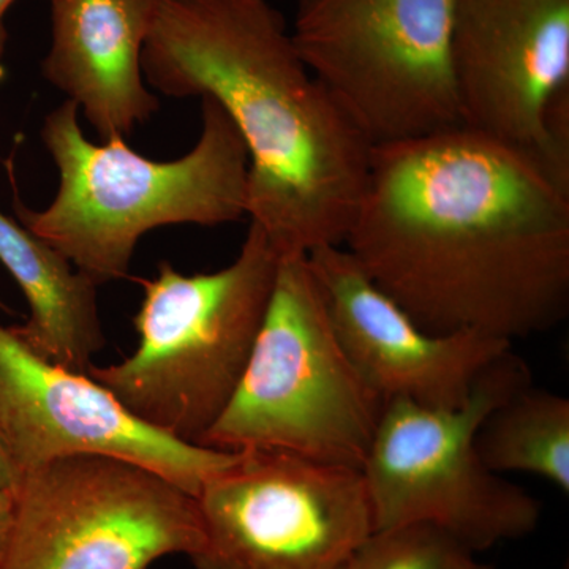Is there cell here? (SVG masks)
Here are the masks:
<instances>
[{
    "label": "cell",
    "mask_w": 569,
    "mask_h": 569,
    "mask_svg": "<svg viewBox=\"0 0 569 569\" xmlns=\"http://www.w3.org/2000/svg\"><path fill=\"white\" fill-rule=\"evenodd\" d=\"M456 0H310L296 51L372 148L463 126L452 73Z\"/></svg>",
    "instance_id": "7"
},
{
    "label": "cell",
    "mask_w": 569,
    "mask_h": 569,
    "mask_svg": "<svg viewBox=\"0 0 569 569\" xmlns=\"http://www.w3.org/2000/svg\"><path fill=\"white\" fill-rule=\"evenodd\" d=\"M14 2L17 0H0V80H3V77H6L3 59H6L7 39H9L6 28V14Z\"/></svg>",
    "instance_id": "18"
},
{
    "label": "cell",
    "mask_w": 569,
    "mask_h": 569,
    "mask_svg": "<svg viewBox=\"0 0 569 569\" xmlns=\"http://www.w3.org/2000/svg\"><path fill=\"white\" fill-rule=\"evenodd\" d=\"M11 509H13V496H11V492L0 490V549H2L7 531H9Z\"/></svg>",
    "instance_id": "19"
},
{
    "label": "cell",
    "mask_w": 569,
    "mask_h": 569,
    "mask_svg": "<svg viewBox=\"0 0 569 569\" xmlns=\"http://www.w3.org/2000/svg\"><path fill=\"white\" fill-rule=\"evenodd\" d=\"M160 2L51 0V44L41 73L104 141L126 138L159 111L141 58Z\"/></svg>",
    "instance_id": "13"
},
{
    "label": "cell",
    "mask_w": 569,
    "mask_h": 569,
    "mask_svg": "<svg viewBox=\"0 0 569 569\" xmlns=\"http://www.w3.org/2000/svg\"><path fill=\"white\" fill-rule=\"evenodd\" d=\"M176 99H212L247 153V216L280 254L342 246L372 146L296 51L268 0H162L141 58Z\"/></svg>",
    "instance_id": "2"
},
{
    "label": "cell",
    "mask_w": 569,
    "mask_h": 569,
    "mask_svg": "<svg viewBox=\"0 0 569 569\" xmlns=\"http://www.w3.org/2000/svg\"><path fill=\"white\" fill-rule=\"evenodd\" d=\"M339 569H490L478 553L429 523L373 530Z\"/></svg>",
    "instance_id": "16"
},
{
    "label": "cell",
    "mask_w": 569,
    "mask_h": 569,
    "mask_svg": "<svg viewBox=\"0 0 569 569\" xmlns=\"http://www.w3.org/2000/svg\"><path fill=\"white\" fill-rule=\"evenodd\" d=\"M385 407L340 343L307 254H282L244 373L200 447L361 470Z\"/></svg>",
    "instance_id": "5"
},
{
    "label": "cell",
    "mask_w": 569,
    "mask_h": 569,
    "mask_svg": "<svg viewBox=\"0 0 569 569\" xmlns=\"http://www.w3.org/2000/svg\"><path fill=\"white\" fill-rule=\"evenodd\" d=\"M20 473L11 462L9 455H7L6 448L0 443V490L13 492L18 482H20Z\"/></svg>",
    "instance_id": "17"
},
{
    "label": "cell",
    "mask_w": 569,
    "mask_h": 569,
    "mask_svg": "<svg viewBox=\"0 0 569 569\" xmlns=\"http://www.w3.org/2000/svg\"><path fill=\"white\" fill-rule=\"evenodd\" d=\"M298 2V7L305 6V3L310 2V0H296Z\"/></svg>",
    "instance_id": "21"
},
{
    "label": "cell",
    "mask_w": 569,
    "mask_h": 569,
    "mask_svg": "<svg viewBox=\"0 0 569 569\" xmlns=\"http://www.w3.org/2000/svg\"><path fill=\"white\" fill-rule=\"evenodd\" d=\"M340 343L385 400L458 408L512 342L479 335L426 331L381 291L342 246L307 253Z\"/></svg>",
    "instance_id": "12"
},
{
    "label": "cell",
    "mask_w": 569,
    "mask_h": 569,
    "mask_svg": "<svg viewBox=\"0 0 569 569\" xmlns=\"http://www.w3.org/2000/svg\"><path fill=\"white\" fill-rule=\"evenodd\" d=\"M343 244L436 335L515 342L569 313V181L468 127L372 148Z\"/></svg>",
    "instance_id": "1"
},
{
    "label": "cell",
    "mask_w": 569,
    "mask_h": 569,
    "mask_svg": "<svg viewBox=\"0 0 569 569\" xmlns=\"http://www.w3.org/2000/svg\"><path fill=\"white\" fill-rule=\"evenodd\" d=\"M529 385L530 367L509 350L482 372L462 407L388 400L361 468L373 530L429 523L477 553L533 533L541 503L490 470L477 449L493 408Z\"/></svg>",
    "instance_id": "6"
},
{
    "label": "cell",
    "mask_w": 569,
    "mask_h": 569,
    "mask_svg": "<svg viewBox=\"0 0 569 569\" xmlns=\"http://www.w3.org/2000/svg\"><path fill=\"white\" fill-rule=\"evenodd\" d=\"M0 443L20 477L56 459L110 456L157 471L193 497L238 455L142 425L99 381L41 358L2 325Z\"/></svg>",
    "instance_id": "10"
},
{
    "label": "cell",
    "mask_w": 569,
    "mask_h": 569,
    "mask_svg": "<svg viewBox=\"0 0 569 569\" xmlns=\"http://www.w3.org/2000/svg\"><path fill=\"white\" fill-rule=\"evenodd\" d=\"M0 310H9V307L3 302L2 296H0Z\"/></svg>",
    "instance_id": "20"
},
{
    "label": "cell",
    "mask_w": 569,
    "mask_h": 569,
    "mask_svg": "<svg viewBox=\"0 0 569 569\" xmlns=\"http://www.w3.org/2000/svg\"><path fill=\"white\" fill-rule=\"evenodd\" d=\"M201 134L179 159L159 162L112 138L89 141L66 100L44 118L41 141L59 171L50 206L36 211L14 190L17 219L97 287L129 277L146 233L168 224L236 222L247 213L249 153L212 99H201Z\"/></svg>",
    "instance_id": "3"
},
{
    "label": "cell",
    "mask_w": 569,
    "mask_h": 569,
    "mask_svg": "<svg viewBox=\"0 0 569 569\" xmlns=\"http://www.w3.org/2000/svg\"><path fill=\"white\" fill-rule=\"evenodd\" d=\"M280 257L252 222L238 257L220 271L186 276L163 261L141 280L133 353L86 373L142 425L200 447L244 373Z\"/></svg>",
    "instance_id": "4"
},
{
    "label": "cell",
    "mask_w": 569,
    "mask_h": 569,
    "mask_svg": "<svg viewBox=\"0 0 569 569\" xmlns=\"http://www.w3.org/2000/svg\"><path fill=\"white\" fill-rule=\"evenodd\" d=\"M451 59L463 127L569 181L549 137L550 111L569 96V0H456Z\"/></svg>",
    "instance_id": "11"
},
{
    "label": "cell",
    "mask_w": 569,
    "mask_h": 569,
    "mask_svg": "<svg viewBox=\"0 0 569 569\" xmlns=\"http://www.w3.org/2000/svg\"><path fill=\"white\" fill-rule=\"evenodd\" d=\"M0 569H151L203 539L197 497L110 456L52 460L21 475Z\"/></svg>",
    "instance_id": "8"
},
{
    "label": "cell",
    "mask_w": 569,
    "mask_h": 569,
    "mask_svg": "<svg viewBox=\"0 0 569 569\" xmlns=\"http://www.w3.org/2000/svg\"><path fill=\"white\" fill-rule=\"evenodd\" d=\"M477 449L498 475L529 473L569 493V400L548 389H519L479 427Z\"/></svg>",
    "instance_id": "15"
},
{
    "label": "cell",
    "mask_w": 569,
    "mask_h": 569,
    "mask_svg": "<svg viewBox=\"0 0 569 569\" xmlns=\"http://www.w3.org/2000/svg\"><path fill=\"white\" fill-rule=\"evenodd\" d=\"M0 263L29 306L14 332L41 358L88 372L107 347L97 284L18 219L0 211Z\"/></svg>",
    "instance_id": "14"
},
{
    "label": "cell",
    "mask_w": 569,
    "mask_h": 569,
    "mask_svg": "<svg viewBox=\"0 0 569 569\" xmlns=\"http://www.w3.org/2000/svg\"><path fill=\"white\" fill-rule=\"evenodd\" d=\"M194 569H339L373 531L361 470L241 451L197 497Z\"/></svg>",
    "instance_id": "9"
}]
</instances>
